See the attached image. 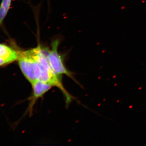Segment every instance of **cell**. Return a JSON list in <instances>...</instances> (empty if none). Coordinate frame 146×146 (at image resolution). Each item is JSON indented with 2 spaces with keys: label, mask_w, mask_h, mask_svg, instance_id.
I'll return each mask as SVG.
<instances>
[{
  "label": "cell",
  "mask_w": 146,
  "mask_h": 146,
  "mask_svg": "<svg viewBox=\"0 0 146 146\" xmlns=\"http://www.w3.org/2000/svg\"><path fill=\"white\" fill-rule=\"evenodd\" d=\"M30 50L35 61L36 81L43 82L57 87L65 96L66 102H70L71 97L63 86L60 77L55 74L50 66L48 59L50 50L39 46Z\"/></svg>",
  "instance_id": "obj_1"
},
{
  "label": "cell",
  "mask_w": 146,
  "mask_h": 146,
  "mask_svg": "<svg viewBox=\"0 0 146 146\" xmlns=\"http://www.w3.org/2000/svg\"><path fill=\"white\" fill-rule=\"evenodd\" d=\"M17 61L21 72L32 84L36 81L35 74V61L30 50L20 52Z\"/></svg>",
  "instance_id": "obj_2"
},
{
  "label": "cell",
  "mask_w": 146,
  "mask_h": 146,
  "mask_svg": "<svg viewBox=\"0 0 146 146\" xmlns=\"http://www.w3.org/2000/svg\"><path fill=\"white\" fill-rule=\"evenodd\" d=\"M58 40L53 42L52 49L50 50L48 54V59L50 66L55 74L58 76L66 75L70 77H72L70 72L65 68L61 56L58 52Z\"/></svg>",
  "instance_id": "obj_3"
},
{
  "label": "cell",
  "mask_w": 146,
  "mask_h": 146,
  "mask_svg": "<svg viewBox=\"0 0 146 146\" xmlns=\"http://www.w3.org/2000/svg\"><path fill=\"white\" fill-rule=\"evenodd\" d=\"M31 84L32 86L33 95L29 108L32 110L36 101L49 91L53 86L49 84L39 80H36Z\"/></svg>",
  "instance_id": "obj_4"
},
{
  "label": "cell",
  "mask_w": 146,
  "mask_h": 146,
  "mask_svg": "<svg viewBox=\"0 0 146 146\" xmlns=\"http://www.w3.org/2000/svg\"><path fill=\"white\" fill-rule=\"evenodd\" d=\"M20 53L9 46L0 44V58L6 65L18 60Z\"/></svg>",
  "instance_id": "obj_5"
},
{
  "label": "cell",
  "mask_w": 146,
  "mask_h": 146,
  "mask_svg": "<svg viewBox=\"0 0 146 146\" xmlns=\"http://www.w3.org/2000/svg\"><path fill=\"white\" fill-rule=\"evenodd\" d=\"M11 0H2L0 5V27L7 15L11 5Z\"/></svg>",
  "instance_id": "obj_6"
}]
</instances>
